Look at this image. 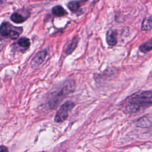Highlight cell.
<instances>
[{"instance_id": "1", "label": "cell", "mask_w": 152, "mask_h": 152, "mask_svg": "<svg viewBox=\"0 0 152 152\" xmlns=\"http://www.w3.org/2000/svg\"><path fill=\"white\" fill-rule=\"evenodd\" d=\"M152 106V91H145L131 97L127 102L125 110L130 114L141 112Z\"/></svg>"}, {"instance_id": "2", "label": "cell", "mask_w": 152, "mask_h": 152, "mask_svg": "<svg viewBox=\"0 0 152 152\" xmlns=\"http://www.w3.org/2000/svg\"><path fill=\"white\" fill-rule=\"evenodd\" d=\"M74 103L72 102L68 101L64 103L57 112L55 117V123H60L64 121L68 116L69 112L74 107Z\"/></svg>"}, {"instance_id": "3", "label": "cell", "mask_w": 152, "mask_h": 152, "mask_svg": "<svg viewBox=\"0 0 152 152\" xmlns=\"http://www.w3.org/2000/svg\"><path fill=\"white\" fill-rule=\"evenodd\" d=\"M0 33L3 36L11 39H16L20 35L19 32L12 29V26L9 23H3L1 24L0 26Z\"/></svg>"}, {"instance_id": "4", "label": "cell", "mask_w": 152, "mask_h": 152, "mask_svg": "<svg viewBox=\"0 0 152 152\" xmlns=\"http://www.w3.org/2000/svg\"><path fill=\"white\" fill-rule=\"evenodd\" d=\"M117 32L115 30H109L106 33V41L109 45L114 46L117 44Z\"/></svg>"}, {"instance_id": "5", "label": "cell", "mask_w": 152, "mask_h": 152, "mask_svg": "<svg viewBox=\"0 0 152 152\" xmlns=\"http://www.w3.org/2000/svg\"><path fill=\"white\" fill-rule=\"evenodd\" d=\"M47 55V52L45 51H41L39 53H38L37 55L34 57V60H33V63L34 65H39L41 64Z\"/></svg>"}, {"instance_id": "6", "label": "cell", "mask_w": 152, "mask_h": 152, "mask_svg": "<svg viewBox=\"0 0 152 152\" xmlns=\"http://www.w3.org/2000/svg\"><path fill=\"white\" fill-rule=\"evenodd\" d=\"M78 42H79V39H78V38L77 37H74V39H72V41L68 45V47H67V49L65 51V53L67 54H71L75 50L76 47H77Z\"/></svg>"}, {"instance_id": "7", "label": "cell", "mask_w": 152, "mask_h": 152, "mask_svg": "<svg viewBox=\"0 0 152 152\" xmlns=\"http://www.w3.org/2000/svg\"><path fill=\"white\" fill-rule=\"evenodd\" d=\"M140 51L143 53H147L152 50V40H150L140 46Z\"/></svg>"}, {"instance_id": "8", "label": "cell", "mask_w": 152, "mask_h": 152, "mask_svg": "<svg viewBox=\"0 0 152 152\" xmlns=\"http://www.w3.org/2000/svg\"><path fill=\"white\" fill-rule=\"evenodd\" d=\"M52 14L58 17L64 16L66 14L65 10L60 6H55L52 10Z\"/></svg>"}, {"instance_id": "9", "label": "cell", "mask_w": 152, "mask_h": 152, "mask_svg": "<svg viewBox=\"0 0 152 152\" xmlns=\"http://www.w3.org/2000/svg\"><path fill=\"white\" fill-rule=\"evenodd\" d=\"M152 28V19L151 17H148L145 19L143 23L141 29L144 31H148Z\"/></svg>"}, {"instance_id": "10", "label": "cell", "mask_w": 152, "mask_h": 152, "mask_svg": "<svg viewBox=\"0 0 152 152\" xmlns=\"http://www.w3.org/2000/svg\"><path fill=\"white\" fill-rule=\"evenodd\" d=\"M80 7V3L78 1H70L68 4V9L72 12H77Z\"/></svg>"}, {"instance_id": "11", "label": "cell", "mask_w": 152, "mask_h": 152, "mask_svg": "<svg viewBox=\"0 0 152 152\" xmlns=\"http://www.w3.org/2000/svg\"><path fill=\"white\" fill-rule=\"evenodd\" d=\"M18 44L21 47L24 48H28L30 47V43L29 39L26 37H22L18 41Z\"/></svg>"}, {"instance_id": "12", "label": "cell", "mask_w": 152, "mask_h": 152, "mask_svg": "<svg viewBox=\"0 0 152 152\" xmlns=\"http://www.w3.org/2000/svg\"><path fill=\"white\" fill-rule=\"evenodd\" d=\"M11 20L16 23H22L25 20V19L18 13H14L12 14L11 16Z\"/></svg>"}, {"instance_id": "13", "label": "cell", "mask_w": 152, "mask_h": 152, "mask_svg": "<svg viewBox=\"0 0 152 152\" xmlns=\"http://www.w3.org/2000/svg\"><path fill=\"white\" fill-rule=\"evenodd\" d=\"M8 151L9 150L6 147L3 146H0V151Z\"/></svg>"}, {"instance_id": "14", "label": "cell", "mask_w": 152, "mask_h": 152, "mask_svg": "<svg viewBox=\"0 0 152 152\" xmlns=\"http://www.w3.org/2000/svg\"><path fill=\"white\" fill-rule=\"evenodd\" d=\"M4 0H0V5H1L3 3H4Z\"/></svg>"}, {"instance_id": "15", "label": "cell", "mask_w": 152, "mask_h": 152, "mask_svg": "<svg viewBox=\"0 0 152 152\" xmlns=\"http://www.w3.org/2000/svg\"><path fill=\"white\" fill-rule=\"evenodd\" d=\"M99 1V0H94V3H97L98 1Z\"/></svg>"}]
</instances>
